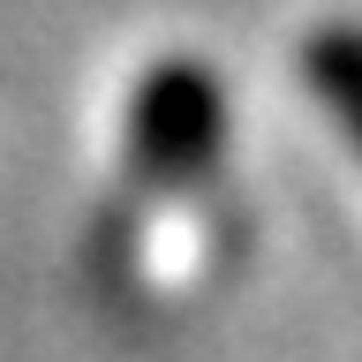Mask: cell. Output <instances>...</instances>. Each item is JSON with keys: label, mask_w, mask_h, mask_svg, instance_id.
Wrapping results in <instances>:
<instances>
[{"label": "cell", "mask_w": 362, "mask_h": 362, "mask_svg": "<svg viewBox=\"0 0 362 362\" xmlns=\"http://www.w3.org/2000/svg\"><path fill=\"white\" fill-rule=\"evenodd\" d=\"M219 144V98L197 68H166L144 98H136V174L151 181H189Z\"/></svg>", "instance_id": "6da1fadb"}, {"label": "cell", "mask_w": 362, "mask_h": 362, "mask_svg": "<svg viewBox=\"0 0 362 362\" xmlns=\"http://www.w3.org/2000/svg\"><path fill=\"white\" fill-rule=\"evenodd\" d=\"M310 83H317V98L332 106V121L362 144V38L355 30H325V38L310 45Z\"/></svg>", "instance_id": "7a4b0ae2"}]
</instances>
